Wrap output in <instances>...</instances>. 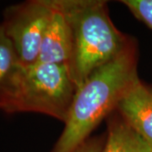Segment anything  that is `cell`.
I'll return each mask as SVG.
<instances>
[{
	"instance_id": "11",
	"label": "cell",
	"mask_w": 152,
	"mask_h": 152,
	"mask_svg": "<svg viewBox=\"0 0 152 152\" xmlns=\"http://www.w3.org/2000/svg\"><path fill=\"white\" fill-rule=\"evenodd\" d=\"M151 92H152V90H151Z\"/></svg>"
},
{
	"instance_id": "3",
	"label": "cell",
	"mask_w": 152,
	"mask_h": 152,
	"mask_svg": "<svg viewBox=\"0 0 152 152\" xmlns=\"http://www.w3.org/2000/svg\"><path fill=\"white\" fill-rule=\"evenodd\" d=\"M76 91L66 65L20 64L0 88V110L39 113L65 123Z\"/></svg>"
},
{
	"instance_id": "2",
	"label": "cell",
	"mask_w": 152,
	"mask_h": 152,
	"mask_svg": "<svg viewBox=\"0 0 152 152\" xmlns=\"http://www.w3.org/2000/svg\"><path fill=\"white\" fill-rule=\"evenodd\" d=\"M70 24L73 53L68 66L77 89L132 42L109 16L106 1L59 0Z\"/></svg>"
},
{
	"instance_id": "10",
	"label": "cell",
	"mask_w": 152,
	"mask_h": 152,
	"mask_svg": "<svg viewBox=\"0 0 152 152\" xmlns=\"http://www.w3.org/2000/svg\"><path fill=\"white\" fill-rule=\"evenodd\" d=\"M105 143L102 139H91L87 140L79 147L75 152H102Z\"/></svg>"
},
{
	"instance_id": "4",
	"label": "cell",
	"mask_w": 152,
	"mask_h": 152,
	"mask_svg": "<svg viewBox=\"0 0 152 152\" xmlns=\"http://www.w3.org/2000/svg\"><path fill=\"white\" fill-rule=\"evenodd\" d=\"M53 12V0H30L8 7L1 24L21 65L37 63L43 36Z\"/></svg>"
},
{
	"instance_id": "1",
	"label": "cell",
	"mask_w": 152,
	"mask_h": 152,
	"mask_svg": "<svg viewBox=\"0 0 152 152\" xmlns=\"http://www.w3.org/2000/svg\"><path fill=\"white\" fill-rule=\"evenodd\" d=\"M139 79L135 44L87 78L76 91L65 127L53 152H75Z\"/></svg>"
},
{
	"instance_id": "9",
	"label": "cell",
	"mask_w": 152,
	"mask_h": 152,
	"mask_svg": "<svg viewBox=\"0 0 152 152\" xmlns=\"http://www.w3.org/2000/svg\"><path fill=\"white\" fill-rule=\"evenodd\" d=\"M121 3L152 29V0H124Z\"/></svg>"
},
{
	"instance_id": "5",
	"label": "cell",
	"mask_w": 152,
	"mask_h": 152,
	"mask_svg": "<svg viewBox=\"0 0 152 152\" xmlns=\"http://www.w3.org/2000/svg\"><path fill=\"white\" fill-rule=\"evenodd\" d=\"M73 53L70 24L60 4L53 0V12L43 36L37 63L69 66Z\"/></svg>"
},
{
	"instance_id": "7",
	"label": "cell",
	"mask_w": 152,
	"mask_h": 152,
	"mask_svg": "<svg viewBox=\"0 0 152 152\" xmlns=\"http://www.w3.org/2000/svg\"><path fill=\"white\" fill-rule=\"evenodd\" d=\"M102 152H152V146L120 115L109 124Z\"/></svg>"
},
{
	"instance_id": "6",
	"label": "cell",
	"mask_w": 152,
	"mask_h": 152,
	"mask_svg": "<svg viewBox=\"0 0 152 152\" xmlns=\"http://www.w3.org/2000/svg\"><path fill=\"white\" fill-rule=\"evenodd\" d=\"M120 115L152 146V92L140 79L122 98L117 107Z\"/></svg>"
},
{
	"instance_id": "8",
	"label": "cell",
	"mask_w": 152,
	"mask_h": 152,
	"mask_svg": "<svg viewBox=\"0 0 152 152\" xmlns=\"http://www.w3.org/2000/svg\"><path fill=\"white\" fill-rule=\"evenodd\" d=\"M19 64L15 48L0 24V88Z\"/></svg>"
}]
</instances>
